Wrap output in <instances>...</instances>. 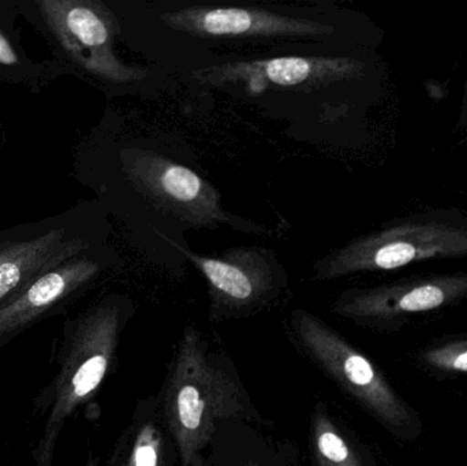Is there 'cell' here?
I'll use <instances>...</instances> for the list:
<instances>
[{"label": "cell", "mask_w": 467, "mask_h": 466, "mask_svg": "<svg viewBox=\"0 0 467 466\" xmlns=\"http://www.w3.org/2000/svg\"><path fill=\"white\" fill-rule=\"evenodd\" d=\"M156 399L181 466H205V450L222 424L264 423L232 360L211 352L207 339L193 326L183 331Z\"/></svg>", "instance_id": "6da1fadb"}, {"label": "cell", "mask_w": 467, "mask_h": 466, "mask_svg": "<svg viewBox=\"0 0 467 466\" xmlns=\"http://www.w3.org/2000/svg\"><path fill=\"white\" fill-rule=\"evenodd\" d=\"M294 347L340 390L391 430H403L410 413L375 364L323 319L294 309L288 319Z\"/></svg>", "instance_id": "7a4b0ae2"}, {"label": "cell", "mask_w": 467, "mask_h": 466, "mask_svg": "<svg viewBox=\"0 0 467 466\" xmlns=\"http://www.w3.org/2000/svg\"><path fill=\"white\" fill-rule=\"evenodd\" d=\"M169 241L207 281L211 322L254 316L288 295L287 271L271 249L242 246L210 257Z\"/></svg>", "instance_id": "3957f363"}, {"label": "cell", "mask_w": 467, "mask_h": 466, "mask_svg": "<svg viewBox=\"0 0 467 466\" xmlns=\"http://www.w3.org/2000/svg\"><path fill=\"white\" fill-rule=\"evenodd\" d=\"M467 254V232L441 224H411L351 241L313 264L315 281L362 271L395 270L417 260Z\"/></svg>", "instance_id": "277c9868"}, {"label": "cell", "mask_w": 467, "mask_h": 466, "mask_svg": "<svg viewBox=\"0 0 467 466\" xmlns=\"http://www.w3.org/2000/svg\"><path fill=\"white\" fill-rule=\"evenodd\" d=\"M122 159L134 188L164 212L204 229L244 226L224 210L219 192L189 167L150 150H125Z\"/></svg>", "instance_id": "5b68a950"}, {"label": "cell", "mask_w": 467, "mask_h": 466, "mask_svg": "<svg viewBox=\"0 0 467 466\" xmlns=\"http://www.w3.org/2000/svg\"><path fill=\"white\" fill-rule=\"evenodd\" d=\"M133 308L123 300H109L93 309L79 326L67 364V377L59 388L52 423L65 419L89 399L103 383L118 347L120 330Z\"/></svg>", "instance_id": "8992f818"}, {"label": "cell", "mask_w": 467, "mask_h": 466, "mask_svg": "<svg viewBox=\"0 0 467 466\" xmlns=\"http://www.w3.org/2000/svg\"><path fill=\"white\" fill-rule=\"evenodd\" d=\"M161 19L171 29L202 38H302L334 33L323 22L261 8L193 5L161 14Z\"/></svg>", "instance_id": "52a82bcc"}, {"label": "cell", "mask_w": 467, "mask_h": 466, "mask_svg": "<svg viewBox=\"0 0 467 466\" xmlns=\"http://www.w3.org/2000/svg\"><path fill=\"white\" fill-rule=\"evenodd\" d=\"M63 46L96 76L114 82L144 78V68L125 65L114 52L117 21L103 5L95 2L46 3Z\"/></svg>", "instance_id": "ba28073f"}, {"label": "cell", "mask_w": 467, "mask_h": 466, "mask_svg": "<svg viewBox=\"0 0 467 466\" xmlns=\"http://www.w3.org/2000/svg\"><path fill=\"white\" fill-rule=\"evenodd\" d=\"M359 66L345 57H285L211 66L194 70L193 77L213 87L244 81L255 85L268 82L280 88H320L354 76Z\"/></svg>", "instance_id": "9c48e42d"}, {"label": "cell", "mask_w": 467, "mask_h": 466, "mask_svg": "<svg viewBox=\"0 0 467 466\" xmlns=\"http://www.w3.org/2000/svg\"><path fill=\"white\" fill-rule=\"evenodd\" d=\"M458 284L427 282L416 286H384L353 289L342 293L332 311L358 325H380L409 312H427L443 305L450 295H457Z\"/></svg>", "instance_id": "30bf717a"}, {"label": "cell", "mask_w": 467, "mask_h": 466, "mask_svg": "<svg viewBox=\"0 0 467 466\" xmlns=\"http://www.w3.org/2000/svg\"><path fill=\"white\" fill-rule=\"evenodd\" d=\"M100 271V262L84 254L44 274L0 308V336L32 322L49 306L89 284Z\"/></svg>", "instance_id": "8fae6325"}, {"label": "cell", "mask_w": 467, "mask_h": 466, "mask_svg": "<svg viewBox=\"0 0 467 466\" xmlns=\"http://www.w3.org/2000/svg\"><path fill=\"white\" fill-rule=\"evenodd\" d=\"M125 443L122 466H174L178 461L177 448L161 420L156 397L140 402Z\"/></svg>", "instance_id": "7c38bea8"}, {"label": "cell", "mask_w": 467, "mask_h": 466, "mask_svg": "<svg viewBox=\"0 0 467 466\" xmlns=\"http://www.w3.org/2000/svg\"><path fill=\"white\" fill-rule=\"evenodd\" d=\"M309 451L313 466H365L324 402H318L310 416Z\"/></svg>", "instance_id": "4fadbf2b"}, {"label": "cell", "mask_w": 467, "mask_h": 466, "mask_svg": "<svg viewBox=\"0 0 467 466\" xmlns=\"http://www.w3.org/2000/svg\"><path fill=\"white\" fill-rule=\"evenodd\" d=\"M425 360L443 371L467 372V341L430 350L425 353Z\"/></svg>", "instance_id": "5bb4252c"}, {"label": "cell", "mask_w": 467, "mask_h": 466, "mask_svg": "<svg viewBox=\"0 0 467 466\" xmlns=\"http://www.w3.org/2000/svg\"><path fill=\"white\" fill-rule=\"evenodd\" d=\"M35 226L36 224H29V226L0 233V267L5 264L8 257L16 254V249L29 237Z\"/></svg>", "instance_id": "9a60e30c"}, {"label": "cell", "mask_w": 467, "mask_h": 466, "mask_svg": "<svg viewBox=\"0 0 467 466\" xmlns=\"http://www.w3.org/2000/svg\"><path fill=\"white\" fill-rule=\"evenodd\" d=\"M18 57H16V51H14L11 44L8 43L7 38L0 33V65L10 66L16 63Z\"/></svg>", "instance_id": "2e32d148"}, {"label": "cell", "mask_w": 467, "mask_h": 466, "mask_svg": "<svg viewBox=\"0 0 467 466\" xmlns=\"http://www.w3.org/2000/svg\"><path fill=\"white\" fill-rule=\"evenodd\" d=\"M244 466H260V465L255 464V462L250 461V462H246V464H244Z\"/></svg>", "instance_id": "e0dca14e"}]
</instances>
